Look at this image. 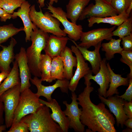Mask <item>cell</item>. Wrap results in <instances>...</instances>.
Returning <instances> with one entry per match:
<instances>
[{
  "label": "cell",
  "mask_w": 132,
  "mask_h": 132,
  "mask_svg": "<svg viewBox=\"0 0 132 132\" xmlns=\"http://www.w3.org/2000/svg\"><path fill=\"white\" fill-rule=\"evenodd\" d=\"M86 85L83 91L77 97L78 104L81 107L80 119L81 123L93 132H116L113 115L101 102L96 105L91 101L90 93L94 90L88 74L84 77Z\"/></svg>",
  "instance_id": "1"
},
{
  "label": "cell",
  "mask_w": 132,
  "mask_h": 132,
  "mask_svg": "<svg viewBox=\"0 0 132 132\" xmlns=\"http://www.w3.org/2000/svg\"><path fill=\"white\" fill-rule=\"evenodd\" d=\"M49 36L48 33L37 27L31 33L32 44L26 51V56L30 72L34 76L41 77L40 63L41 53L45 47Z\"/></svg>",
  "instance_id": "2"
},
{
  "label": "cell",
  "mask_w": 132,
  "mask_h": 132,
  "mask_svg": "<svg viewBox=\"0 0 132 132\" xmlns=\"http://www.w3.org/2000/svg\"><path fill=\"white\" fill-rule=\"evenodd\" d=\"M50 111V108L43 104L21 121L27 124L31 132H63L59 125L52 118Z\"/></svg>",
  "instance_id": "3"
},
{
  "label": "cell",
  "mask_w": 132,
  "mask_h": 132,
  "mask_svg": "<svg viewBox=\"0 0 132 132\" xmlns=\"http://www.w3.org/2000/svg\"><path fill=\"white\" fill-rule=\"evenodd\" d=\"M48 11L43 13L41 10L37 11L34 4L30 7V17L33 23L44 32L57 36H66V34L60 28V22Z\"/></svg>",
  "instance_id": "4"
},
{
  "label": "cell",
  "mask_w": 132,
  "mask_h": 132,
  "mask_svg": "<svg viewBox=\"0 0 132 132\" xmlns=\"http://www.w3.org/2000/svg\"><path fill=\"white\" fill-rule=\"evenodd\" d=\"M40 97L29 88L26 89L21 93L12 125L20 121L26 116L34 113L43 105L39 101Z\"/></svg>",
  "instance_id": "5"
},
{
  "label": "cell",
  "mask_w": 132,
  "mask_h": 132,
  "mask_svg": "<svg viewBox=\"0 0 132 132\" xmlns=\"http://www.w3.org/2000/svg\"><path fill=\"white\" fill-rule=\"evenodd\" d=\"M21 84L16 85L5 91L0 97L3 102L5 125L7 128L12 123L14 113L21 93Z\"/></svg>",
  "instance_id": "6"
},
{
  "label": "cell",
  "mask_w": 132,
  "mask_h": 132,
  "mask_svg": "<svg viewBox=\"0 0 132 132\" xmlns=\"http://www.w3.org/2000/svg\"><path fill=\"white\" fill-rule=\"evenodd\" d=\"M46 9L51 13L52 16L57 18L62 24L64 28L63 31L68 34L70 39L75 41L80 39L83 32L81 25H77L69 21L66 12L60 7H56L49 4Z\"/></svg>",
  "instance_id": "7"
},
{
  "label": "cell",
  "mask_w": 132,
  "mask_h": 132,
  "mask_svg": "<svg viewBox=\"0 0 132 132\" xmlns=\"http://www.w3.org/2000/svg\"><path fill=\"white\" fill-rule=\"evenodd\" d=\"M116 26L110 28H100L95 29L82 33L80 39L81 42L78 45L88 49L95 47L104 40L110 41L113 36L112 32Z\"/></svg>",
  "instance_id": "8"
},
{
  "label": "cell",
  "mask_w": 132,
  "mask_h": 132,
  "mask_svg": "<svg viewBox=\"0 0 132 132\" xmlns=\"http://www.w3.org/2000/svg\"><path fill=\"white\" fill-rule=\"evenodd\" d=\"M71 103L68 104L66 101L63 102L66 106L63 111L69 120V128L73 129L76 132H84L85 131V126L81 123L80 119L81 109L79 108L77 96L75 92H71Z\"/></svg>",
  "instance_id": "9"
},
{
  "label": "cell",
  "mask_w": 132,
  "mask_h": 132,
  "mask_svg": "<svg viewBox=\"0 0 132 132\" xmlns=\"http://www.w3.org/2000/svg\"><path fill=\"white\" fill-rule=\"evenodd\" d=\"M95 4L91 3L84 9L78 19L82 21L90 17L103 18L118 15L110 4L104 0H94Z\"/></svg>",
  "instance_id": "10"
},
{
  "label": "cell",
  "mask_w": 132,
  "mask_h": 132,
  "mask_svg": "<svg viewBox=\"0 0 132 132\" xmlns=\"http://www.w3.org/2000/svg\"><path fill=\"white\" fill-rule=\"evenodd\" d=\"M38 77L34 76L33 78H31L30 80L37 87V94L40 97L42 96L45 97L48 101H50L52 100V95L57 88H59L62 92L68 94L69 80L66 78L57 80L53 85L46 86L42 84V81Z\"/></svg>",
  "instance_id": "11"
},
{
  "label": "cell",
  "mask_w": 132,
  "mask_h": 132,
  "mask_svg": "<svg viewBox=\"0 0 132 132\" xmlns=\"http://www.w3.org/2000/svg\"><path fill=\"white\" fill-rule=\"evenodd\" d=\"M98 96L101 102L107 105L115 116L117 126L118 127L120 125L123 128L125 121L128 118L123 110L125 100L118 97L117 95L108 97L107 99L99 94Z\"/></svg>",
  "instance_id": "12"
},
{
  "label": "cell",
  "mask_w": 132,
  "mask_h": 132,
  "mask_svg": "<svg viewBox=\"0 0 132 132\" xmlns=\"http://www.w3.org/2000/svg\"><path fill=\"white\" fill-rule=\"evenodd\" d=\"M71 49L75 54L77 59L76 69L74 75L70 79L68 85L69 89L73 92L76 90L80 79L91 70L78 48L75 46L72 45Z\"/></svg>",
  "instance_id": "13"
},
{
  "label": "cell",
  "mask_w": 132,
  "mask_h": 132,
  "mask_svg": "<svg viewBox=\"0 0 132 132\" xmlns=\"http://www.w3.org/2000/svg\"><path fill=\"white\" fill-rule=\"evenodd\" d=\"M107 63L106 58H103L101 61L99 72L95 75L93 76L91 71L89 73L88 75L90 80H94L99 85V88L98 89L99 95L106 98L110 80V73Z\"/></svg>",
  "instance_id": "14"
},
{
  "label": "cell",
  "mask_w": 132,
  "mask_h": 132,
  "mask_svg": "<svg viewBox=\"0 0 132 132\" xmlns=\"http://www.w3.org/2000/svg\"><path fill=\"white\" fill-rule=\"evenodd\" d=\"M14 58L19 68L21 92L25 89L29 88L31 86L30 80L31 74L28 64L25 48L21 47L19 53L15 55Z\"/></svg>",
  "instance_id": "15"
},
{
  "label": "cell",
  "mask_w": 132,
  "mask_h": 132,
  "mask_svg": "<svg viewBox=\"0 0 132 132\" xmlns=\"http://www.w3.org/2000/svg\"><path fill=\"white\" fill-rule=\"evenodd\" d=\"M42 104L49 107L52 110L50 114L52 119L57 123L61 127L63 132H68L69 128V121L61 109L57 100L52 99L50 101H46L39 99Z\"/></svg>",
  "instance_id": "16"
},
{
  "label": "cell",
  "mask_w": 132,
  "mask_h": 132,
  "mask_svg": "<svg viewBox=\"0 0 132 132\" xmlns=\"http://www.w3.org/2000/svg\"><path fill=\"white\" fill-rule=\"evenodd\" d=\"M69 40L78 49L85 61H88L90 63L92 67L91 70L92 73L95 75L96 74L99 70L100 63L102 60L99 53L102 42L99 43L94 47V50L90 51L85 47L79 46L74 40L70 39Z\"/></svg>",
  "instance_id": "17"
},
{
  "label": "cell",
  "mask_w": 132,
  "mask_h": 132,
  "mask_svg": "<svg viewBox=\"0 0 132 132\" xmlns=\"http://www.w3.org/2000/svg\"><path fill=\"white\" fill-rule=\"evenodd\" d=\"M69 39L66 36H57L53 34L50 35L43 50L45 54L52 58L59 55L64 50Z\"/></svg>",
  "instance_id": "18"
},
{
  "label": "cell",
  "mask_w": 132,
  "mask_h": 132,
  "mask_svg": "<svg viewBox=\"0 0 132 132\" xmlns=\"http://www.w3.org/2000/svg\"><path fill=\"white\" fill-rule=\"evenodd\" d=\"M31 4L25 0L22 4L17 12H14L12 14V18H15L17 17H20L22 20L24 25V30L25 33L26 42L30 41L31 35L33 30L37 27L31 21L29 15Z\"/></svg>",
  "instance_id": "19"
},
{
  "label": "cell",
  "mask_w": 132,
  "mask_h": 132,
  "mask_svg": "<svg viewBox=\"0 0 132 132\" xmlns=\"http://www.w3.org/2000/svg\"><path fill=\"white\" fill-rule=\"evenodd\" d=\"M17 42L15 39L11 37L9 44L7 46L0 44L2 50L0 51V70L1 72H10L11 70L10 65L14 58V47Z\"/></svg>",
  "instance_id": "20"
},
{
  "label": "cell",
  "mask_w": 132,
  "mask_h": 132,
  "mask_svg": "<svg viewBox=\"0 0 132 132\" xmlns=\"http://www.w3.org/2000/svg\"><path fill=\"white\" fill-rule=\"evenodd\" d=\"M90 0H69L66 5L67 18L71 22L76 24L84 9Z\"/></svg>",
  "instance_id": "21"
},
{
  "label": "cell",
  "mask_w": 132,
  "mask_h": 132,
  "mask_svg": "<svg viewBox=\"0 0 132 132\" xmlns=\"http://www.w3.org/2000/svg\"><path fill=\"white\" fill-rule=\"evenodd\" d=\"M64 65V76L65 78L70 80L73 77V69L77 65L76 57L74 56L71 49L66 46L60 54Z\"/></svg>",
  "instance_id": "22"
},
{
  "label": "cell",
  "mask_w": 132,
  "mask_h": 132,
  "mask_svg": "<svg viewBox=\"0 0 132 132\" xmlns=\"http://www.w3.org/2000/svg\"><path fill=\"white\" fill-rule=\"evenodd\" d=\"M107 65L110 73V80L108 89L107 90L106 97H108L113 96L114 94H118L117 88L121 86H128L129 85V78L122 77L121 75L115 73L111 69L109 63Z\"/></svg>",
  "instance_id": "23"
},
{
  "label": "cell",
  "mask_w": 132,
  "mask_h": 132,
  "mask_svg": "<svg viewBox=\"0 0 132 132\" xmlns=\"http://www.w3.org/2000/svg\"><path fill=\"white\" fill-rule=\"evenodd\" d=\"M20 84L21 81L18 66L17 62L15 60L9 74L0 85V97L9 89Z\"/></svg>",
  "instance_id": "24"
},
{
  "label": "cell",
  "mask_w": 132,
  "mask_h": 132,
  "mask_svg": "<svg viewBox=\"0 0 132 132\" xmlns=\"http://www.w3.org/2000/svg\"><path fill=\"white\" fill-rule=\"evenodd\" d=\"M130 16L125 12L113 16H110L103 18L90 17L88 19V26L92 27L95 23H107L112 25L118 26L126 20Z\"/></svg>",
  "instance_id": "25"
},
{
  "label": "cell",
  "mask_w": 132,
  "mask_h": 132,
  "mask_svg": "<svg viewBox=\"0 0 132 132\" xmlns=\"http://www.w3.org/2000/svg\"><path fill=\"white\" fill-rule=\"evenodd\" d=\"M121 39H118L112 38L107 43L101 44V50L105 52V58L107 60H110L113 58L115 54H120L123 50L120 46V42Z\"/></svg>",
  "instance_id": "26"
},
{
  "label": "cell",
  "mask_w": 132,
  "mask_h": 132,
  "mask_svg": "<svg viewBox=\"0 0 132 132\" xmlns=\"http://www.w3.org/2000/svg\"><path fill=\"white\" fill-rule=\"evenodd\" d=\"M52 58L46 54H41L40 63L41 73V79L42 81L52 82L51 77V64Z\"/></svg>",
  "instance_id": "27"
},
{
  "label": "cell",
  "mask_w": 132,
  "mask_h": 132,
  "mask_svg": "<svg viewBox=\"0 0 132 132\" xmlns=\"http://www.w3.org/2000/svg\"><path fill=\"white\" fill-rule=\"evenodd\" d=\"M52 82L56 79H65L64 76V65L62 57L59 55L52 58L51 68Z\"/></svg>",
  "instance_id": "28"
},
{
  "label": "cell",
  "mask_w": 132,
  "mask_h": 132,
  "mask_svg": "<svg viewBox=\"0 0 132 132\" xmlns=\"http://www.w3.org/2000/svg\"><path fill=\"white\" fill-rule=\"evenodd\" d=\"M24 27L17 28L12 24L0 26V44L20 31H23Z\"/></svg>",
  "instance_id": "29"
},
{
  "label": "cell",
  "mask_w": 132,
  "mask_h": 132,
  "mask_svg": "<svg viewBox=\"0 0 132 132\" xmlns=\"http://www.w3.org/2000/svg\"><path fill=\"white\" fill-rule=\"evenodd\" d=\"M132 17L131 16L112 32L113 36H117L121 39L132 33Z\"/></svg>",
  "instance_id": "30"
},
{
  "label": "cell",
  "mask_w": 132,
  "mask_h": 132,
  "mask_svg": "<svg viewBox=\"0 0 132 132\" xmlns=\"http://www.w3.org/2000/svg\"><path fill=\"white\" fill-rule=\"evenodd\" d=\"M26 0H0V7L8 13L12 14L14 11Z\"/></svg>",
  "instance_id": "31"
},
{
  "label": "cell",
  "mask_w": 132,
  "mask_h": 132,
  "mask_svg": "<svg viewBox=\"0 0 132 132\" xmlns=\"http://www.w3.org/2000/svg\"><path fill=\"white\" fill-rule=\"evenodd\" d=\"M132 3V0H112L110 4L119 14L125 12Z\"/></svg>",
  "instance_id": "32"
},
{
  "label": "cell",
  "mask_w": 132,
  "mask_h": 132,
  "mask_svg": "<svg viewBox=\"0 0 132 132\" xmlns=\"http://www.w3.org/2000/svg\"><path fill=\"white\" fill-rule=\"evenodd\" d=\"M120 54L121 56L120 61L127 65L130 68V72L127 76L132 77V51L123 50Z\"/></svg>",
  "instance_id": "33"
},
{
  "label": "cell",
  "mask_w": 132,
  "mask_h": 132,
  "mask_svg": "<svg viewBox=\"0 0 132 132\" xmlns=\"http://www.w3.org/2000/svg\"><path fill=\"white\" fill-rule=\"evenodd\" d=\"M28 127L27 124L21 121L13 125H12L7 132H28Z\"/></svg>",
  "instance_id": "34"
},
{
  "label": "cell",
  "mask_w": 132,
  "mask_h": 132,
  "mask_svg": "<svg viewBox=\"0 0 132 132\" xmlns=\"http://www.w3.org/2000/svg\"><path fill=\"white\" fill-rule=\"evenodd\" d=\"M128 77L129 78L128 88L123 94L121 96L118 95H117L119 97L123 99L125 101H132V77Z\"/></svg>",
  "instance_id": "35"
},
{
  "label": "cell",
  "mask_w": 132,
  "mask_h": 132,
  "mask_svg": "<svg viewBox=\"0 0 132 132\" xmlns=\"http://www.w3.org/2000/svg\"><path fill=\"white\" fill-rule=\"evenodd\" d=\"M123 50L132 51V34L125 36L121 38Z\"/></svg>",
  "instance_id": "36"
},
{
  "label": "cell",
  "mask_w": 132,
  "mask_h": 132,
  "mask_svg": "<svg viewBox=\"0 0 132 132\" xmlns=\"http://www.w3.org/2000/svg\"><path fill=\"white\" fill-rule=\"evenodd\" d=\"M125 113L129 118H132V101H128L125 100L123 106Z\"/></svg>",
  "instance_id": "37"
},
{
  "label": "cell",
  "mask_w": 132,
  "mask_h": 132,
  "mask_svg": "<svg viewBox=\"0 0 132 132\" xmlns=\"http://www.w3.org/2000/svg\"><path fill=\"white\" fill-rule=\"evenodd\" d=\"M12 14L9 13L0 7V17L1 22H6L8 19L12 18Z\"/></svg>",
  "instance_id": "38"
},
{
  "label": "cell",
  "mask_w": 132,
  "mask_h": 132,
  "mask_svg": "<svg viewBox=\"0 0 132 132\" xmlns=\"http://www.w3.org/2000/svg\"><path fill=\"white\" fill-rule=\"evenodd\" d=\"M4 112V107L3 102L0 100V125L3 123L4 119L3 117Z\"/></svg>",
  "instance_id": "39"
},
{
  "label": "cell",
  "mask_w": 132,
  "mask_h": 132,
  "mask_svg": "<svg viewBox=\"0 0 132 132\" xmlns=\"http://www.w3.org/2000/svg\"><path fill=\"white\" fill-rule=\"evenodd\" d=\"M7 71H3L0 73V85L2 81L5 79L9 74L10 72Z\"/></svg>",
  "instance_id": "40"
},
{
  "label": "cell",
  "mask_w": 132,
  "mask_h": 132,
  "mask_svg": "<svg viewBox=\"0 0 132 132\" xmlns=\"http://www.w3.org/2000/svg\"><path fill=\"white\" fill-rule=\"evenodd\" d=\"M124 125L127 127L132 129V118H128L127 119L124 123Z\"/></svg>",
  "instance_id": "41"
},
{
  "label": "cell",
  "mask_w": 132,
  "mask_h": 132,
  "mask_svg": "<svg viewBox=\"0 0 132 132\" xmlns=\"http://www.w3.org/2000/svg\"><path fill=\"white\" fill-rule=\"evenodd\" d=\"M132 3H131L125 12L129 16H130V14L132 11Z\"/></svg>",
  "instance_id": "42"
},
{
  "label": "cell",
  "mask_w": 132,
  "mask_h": 132,
  "mask_svg": "<svg viewBox=\"0 0 132 132\" xmlns=\"http://www.w3.org/2000/svg\"><path fill=\"white\" fill-rule=\"evenodd\" d=\"M45 0H38V2L39 4L40 7H43L45 6L44 1Z\"/></svg>",
  "instance_id": "43"
},
{
  "label": "cell",
  "mask_w": 132,
  "mask_h": 132,
  "mask_svg": "<svg viewBox=\"0 0 132 132\" xmlns=\"http://www.w3.org/2000/svg\"><path fill=\"white\" fill-rule=\"evenodd\" d=\"M132 132V129L127 127L126 129L123 130L122 132Z\"/></svg>",
  "instance_id": "44"
},
{
  "label": "cell",
  "mask_w": 132,
  "mask_h": 132,
  "mask_svg": "<svg viewBox=\"0 0 132 132\" xmlns=\"http://www.w3.org/2000/svg\"><path fill=\"white\" fill-rule=\"evenodd\" d=\"M49 4L53 5L54 2L57 3L58 1V0H49Z\"/></svg>",
  "instance_id": "45"
},
{
  "label": "cell",
  "mask_w": 132,
  "mask_h": 132,
  "mask_svg": "<svg viewBox=\"0 0 132 132\" xmlns=\"http://www.w3.org/2000/svg\"><path fill=\"white\" fill-rule=\"evenodd\" d=\"M86 132H93L91 129L88 128L86 130Z\"/></svg>",
  "instance_id": "46"
},
{
  "label": "cell",
  "mask_w": 132,
  "mask_h": 132,
  "mask_svg": "<svg viewBox=\"0 0 132 132\" xmlns=\"http://www.w3.org/2000/svg\"><path fill=\"white\" fill-rule=\"evenodd\" d=\"M105 1L109 3H110L112 0H104Z\"/></svg>",
  "instance_id": "47"
}]
</instances>
